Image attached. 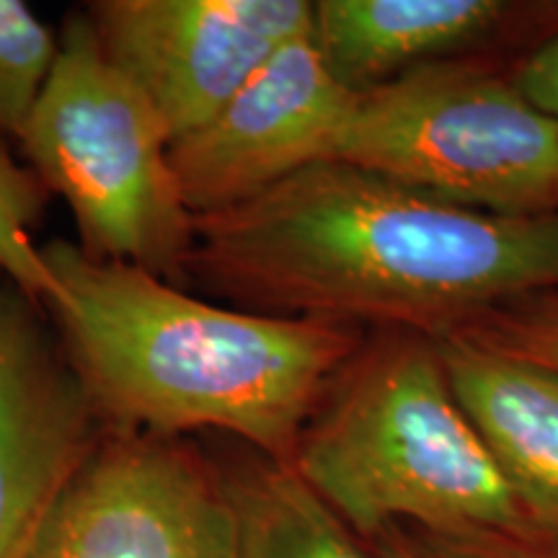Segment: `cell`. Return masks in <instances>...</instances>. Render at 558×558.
<instances>
[{
  "label": "cell",
  "mask_w": 558,
  "mask_h": 558,
  "mask_svg": "<svg viewBox=\"0 0 558 558\" xmlns=\"http://www.w3.org/2000/svg\"><path fill=\"white\" fill-rule=\"evenodd\" d=\"M29 558H235L218 463L186 437L107 427Z\"/></svg>",
  "instance_id": "cell-6"
},
{
  "label": "cell",
  "mask_w": 558,
  "mask_h": 558,
  "mask_svg": "<svg viewBox=\"0 0 558 558\" xmlns=\"http://www.w3.org/2000/svg\"><path fill=\"white\" fill-rule=\"evenodd\" d=\"M104 429L47 311L0 282V558H29Z\"/></svg>",
  "instance_id": "cell-9"
},
{
  "label": "cell",
  "mask_w": 558,
  "mask_h": 558,
  "mask_svg": "<svg viewBox=\"0 0 558 558\" xmlns=\"http://www.w3.org/2000/svg\"><path fill=\"white\" fill-rule=\"evenodd\" d=\"M235 522V558H375L292 463L251 452L218 465Z\"/></svg>",
  "instance_id": "cell-12"
},
{
  "label": "cell",
  "mask_w": 558,
  "mask_h": 558,
  "mask_svg": "<svg viewBox=\"0 0 558 558\" xmlns=\"http://www.w3.org/2000/svg\"><path fill=\"white\" fill-rule=\"evenodd\" d=\"M450 386L535 533L558 541V369L437 337Z\"/></svg>",
  "instance_id": "cell-10"
},
{
  "label": "cell",
  "mask_w": 558,
  "mask_h": 558,
  "mask_svg": "<svg viewBox=\"0 0 558 558\" xmlns=\"http://www.w3.org/2000/svg\"><path fill=\"white\" fill-rule=\"evenodd\" d=\"M0 282H5V279H3V277H0Z\"/></svg>",
  "instance_id": "cell-19"
},
{
  "label": "cell",
  "mask_w": 558,
  "mask_h": 558,
  "mask_svg": "<svg viewBox=\"0 0 558 558\" xmlns=\"http://www.w3.org/2000/svg\"><path fill=\"white\" fill-rule=\"evenodd\" d=\"M16 140L45 190L68 202L83 254L184 284L194 215L171 169V135L101 52L83 11L62 26L58 58Z\"/></svg>",
  "instance_id": "cell-4"
},
{
  "label": "cell",
  "mask_w": 558,
  "mask_h": 558,
  "mask_svg": "<svg viewBox=\"0 0 558 558\" xmlns=\"http://www.w3.org/2000/svg\"><path fill=\"white\" fill-rule=\"evenodd\" d=\"M452 333L509 357L558 369V292L509 303Z\"/></svg>",
  "instance_id": "cell-15"
},
{
  "label": "cell",
  "mask_w": 558,
  "mask_h": 558,
  "mask_svg": "<svg viewBox=\"0 0 558 558\" xmlns=\"http://www.w3.org/2000/svg\"><path fill=\"white\" fill-rule=\"evenodd\" d=\"M41 259L60 288L52 329L107 427L160 437L215 429L292 463L303 429L362 329L264 316L194 298L130 264L50 241Z\"/></svg>",
  "instance_id": "cell-2"
},
{
  "label": "cell",
  "mask_w": 558,
  "mask_h": 558,
  "mask_svg": "<svg viewBox=\"0 0 558 558\" xmlns=\"http://www.w3.org/2000/svg\"><path fill=\"white\" fill-rule=\"evenodd\" d=\"M512 83L535 107L558 117V34L522 60Z\"/></svg>",
  "instance_id": "cell-17"
},
{
  "label": "cell",
  "mask_w": 558,
  "mask_h": 558,
  "mask_svg": "<svg viewBox=\"0 0 558 558\" xmlns=\"http://www.w3.org/2000/svg\"><path fill=\"white\" fill-rule=\"evenodd\" d=\"M375 558H435L416 535L407 533L403 527H388L378 538L369 543Z\"/></svg>",
  "instance_id": "cell-18"
},
{
  "label": "cell",
  "mask_w": 558,
  "mask_h": 558,
  "mask_svg": "<svg viewBox=\"0 0 558 558\" xmlns=\"http://www.w3.org/2000/svg\"><path fill=\"white\" fill-rule=\"evenodd\" d=\"M184 282L264 316L445 337L558 292V215H497L326 160L194 218Z\"/></svg>",
  "instance_id": "cell-1"
},
{
  "label": "cell",
  "mask_w": 558,
  "mask_h": 558,
  "mask_svg": "<svg viewBox=\"0 0 558 558\" xmlns=\"http://www.w3.org/2000/svg\"><path fill=\"white\" fill-rule=\"evenodd\" d=\"M357 96L320 58L313 32L288 41L205 124L171 143L184 205L207 218L337 160Z\"/></svg>",
  "instance_id": "cell-8"
},
{
  "label": "cell",
  "mask_w": 558,
  "mask_h": 558,
  "mask_svg": "<svg viewBox=\"0 0 558 558\" xmlns=\"http://www.w3.org/2000/svg\"><path fill=\"white\" fill-rule=\"evenodd\" d=\"M337 160L497 215H558V117L476 62L357 96Z\"/></svg>",
  "instance_id": "cell-5"
},
{
  "label": "cell",
  "mask_w": 558,
  "mask_h": 558,
  "mask_svg": "<svg viewBox=\"0 0 558 558\" xmlns=\"http://www.w3.org/2000/svg\"><path fill=\"white\" fill-rule=\"evenodd\" d=\"M60 37L24 0H0V140L19 137L58 58Z\"/></svg>",
  "instance_id": "cell-14"
},
{
  "label": "cell",
  "mask_w": 558,
  "mask_h": 558,
  "mask_svg": "<svg viewBox=\"0 0 558 558\" xmlns=\"http://www.w3.org/2000/svg\"><path fill=\"white\" fill-rule=\"evenodd\" d=\"M47 194L37 173L21 166L9 143L0 140V277L45 311L62 295L34 241Z\"/></svg>",
  "instance_id": "cell-13"
},
{
  "label": "cell",
  "mask_w": 558,
  "mask_h": 558,
  "mask_svg": "<svg viewBox=\"0 0 558 558\" xmlns=\"http://www.w3.org/2000/svg\"><path fill=\"white\" fill-rule=\"evenodd\" d=\"M83 13L171 143L205 124L288 41L313 32L308 0H94Z\"/></svg>",
  "instance_id": "cell-7"
},
{
  "label": "cell",
  "mask_w": 558,
  "mask_h": 558,
  "mask_svg": "<svg viewBox=\"0 0 558 558\" xmlns=\"http://www.w3.org/2000/svg\"><path fill=\"white\" fill-rule=\"evenodd\" d=\"M292 465L367 543L403 522L424 535L535 533L427 333L386 329L362 341Z\"/></svg>",
  "instance_id": "cell-3"
},
{
  "label": "cell",
  "mask_w": 558,
  "mask_h": 558,
  "mask_svg": "<svg viewBox=\"0 0 558 558\" xmlns=\"http://www.w3.org/2000/svg\"><path fill=\"white\" fill-rule=\"evenodd\" d=\"M435 558H558V541L538 533H414Z\"/></svg>",
  "instance_id": "cell-16"
},
{
  "label": "cell",
  "mask_w": 558,
  "mask_h": 558,
  "mask_svg": "<svg viewBox=\"0 0 558 558\" xmlns=\"http://www.w3.org/2000/svg\"><path fill=\"white\" fill-rule=\"evenodd\" d=\"M520 16L501 0H318L313 37L337 78L365 94L448 60Z\"/></svg>",
  "instance_id": "cell-11"
}]
</instances>
